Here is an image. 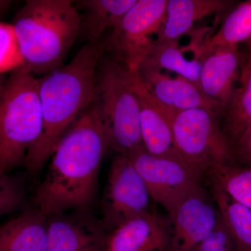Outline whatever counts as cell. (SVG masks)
Instances as JSON below:
<instances>
[{"label": "cell", "mask_w": 251, "mask_h": 251, "mask_svg": "<svg viewBox=\"0 0 251 251\" xmlns=\"http://www.w3.org/2000/svg\"><path fill=\"white\" fill-rule=\"evenodd\" d=\"M48 218L29 209L0 226V251H46Z\"/></svg>", "instance_id": "obj_17"}, {"label": "cell", "mask_w": 251, "mask_h": 251, "mask_svg": "<svg viewBox=\"0 0 251 251\" xmlns=\"http://www.w3.org/2000/svg\"><path fill=\"white\" fill-rule=\"evenodd\" d=\"M204 181L218 185L230 197L251 209V167L235 163L219 165L210 170Z\"/></svg>", "instance_id": "obj_23"}, {"label": "cell", "mask_w": 251, "mask_h": 251, "mask_svg": "<svg viewBox=\"0 0 251 251\" xmlns=\"http://www.w3.org/2000/svg\"><path fill=\"white\" fill-rule=\"evenodd\" d=\"M151 196L128 154H117L110 165L102 200V226L112 232L128 220L152 210Z\"/></svg>", "instance_id": "obj_9"}, {"label": "cell", "mask_w": 251, "mask_h": 251, "mask_svg": "<svg viewBox=\"0 0 251 251\" xmlns=\"http://www.w3.org/2000/svg\"></svg>", "instance_id": "obj_31"}, {"label": "cell", "mask_w": 251, "mask_h": 251, "mask_svg": "<svg viewBox=\"0 0 251 251\" xmlns=\"http://www.w3.org/2000/svg\"><path fill=\"white\" fill-rule=\"evenodd\" d=\"M132 80L139 101L140 132L144 148L156 156L181 158L175 149L171 122L167 116V107L153 98L138 72H133Z\"/></svg>", "instance_id": "obj_15"}, {"label": "cell", "mask_w": 251, "mask_h": 251, "mask_svg": "<svg viewBox=\"0 0 251 251\" xmlns=\"http://www.w3.org/2000/svg\"><path fill=\"white\" fill-rule=\"evenodd\" d=\"M206 182L220 218L233 240L236 251L250 249L251 209L230 197L218 185L211 181Z\"/></svg>", "instance_id": "obj_20"}, {"label": "cell", "mask_w": 251, "mask_h": 251, "mask_svg": "<svg viewBox=\"0 0 251 251\" xmlns=\"http://www.w3.org/2000/svg\"><path fill=\"white\" fill-rule=\"evenodd\" d=\"M101 222L85 214L48 218L46 251H103L108 234Z\"/></svg>", "instance_id": "obj_13"}, {"label": "cell", "mask_w": 251, "mask_h": 251, "mask_svg": "<svg viewBox=\"0 0 251 251\" xmlns=\"http://www.w3.org/2000/svg\"><path fill=\"white\" fill-rule=\"evenodd\" d=\"M171 244L169 220L152 209L110 232L103 251H170Z\"/></svg>", "instance_id": "obj_11"}, {"label": "cell", "mask_w": 251, "mask_h": 251, "mask_svg": "<svg viewBox=\"0 0 251 251\" xmlns=\"http://www.w3.org/2000/svg\"><path fill=\"white\" fill-rule=\"evenodd\" d=\"M81 21L70 0L26 1L13 23L24 67L35 76H44L62 66L80 33Z\"/></svg>", "instance_id": "obj_3"}, {"label": "cell", "mask_w": 251, "mask_h": 251, "mask_svg": "<svg viewBox=\"0 0 251 251\" xmlns=\"http://www.w3.org/2000/svg\"><path fill=\"white\" fill-rule=\"evenodd\" d=\"M247 43H251V40H250V41H248V42H247Z\"/></svg>", "instance_id": "obj_30"}, {"label": "cell", "mask_w": 251, "mask_h": 251, "mask_svg": "<svg viewBox=\"0 0 251 251\" xmlns=\"http://www.w3.org/2000/svg\"><path fill=\"white\" fill-rule=\"evenodd\" d=\"M201 61L200 88L208 99L219 104L224 112L237 89L244 63L238 46L214 50Z\"/></svg>", "instance_id": "obj_14"}, {"label": "cell", "mask_w": 251, "mask_h": 251, "mask_svg": "<svg viewBox=\"0 0 251 251\" xmlns=\"http://www.w3.org/2000/svg\"><path fill=\"white\" fill-rule=\"evenodd\" d=\"M108 135L95 101L69 127L54 149L45 177L36 189V208L49 218L85 211L94 202Z\"/></svg>", "instance_id": "obj_1"}, {"label": "cell", "mask_w": 251, "mask_h": 251, "mask_svg": "<svg viewBox=\"0 0 251 251\" xmlns=\"http://www.w3.org/2000/svg\"><path fill=\"white\" fill-rule=\"evenodd\" d=\"M137 0H83L74 3L83 10L80 33L90 41L100 42L108 29H114Z\"/></svg>", "instance_id": "obj_19"}, {"label": "cell", "mask_w": 251, "mask_h": 251, "mask_svg": "<svg viewBox=\"0 0 251 251\" xmlns=\"http://www.w3.org/2000/svg\"><path fill=\"white\" fill-rule=\"evenodd\" d=\"M168 219L170 251H194L215 229L219 214L210 192L202 185L184 198Z\"/></svg>", "instance_id": "obj_10"}, {"label": "cell", "mask_w": 251, "mask_h": 251, "mask_svg": "<svg viewBox=\"0 0 251 251\" xmlns=\"http://www.w3.org/2000/svg\"><path fill=\"white\" fill-rule=\"evenodd\" d=\"M105 49V42L88 43L69 64L39 77L42 130L24 161L31 173L40 171L69 127L94 101L97 69Z\"/></svg>", "instance_id": "obj_2"}, {"label": "cell", "mask_w": 251, "mask_h": 251, "mask_svg": "<svg viewBox=\"0 0 251 251\" xmlns=\"http://www.w3.org/2000/svg\"><path fill=\"white\" fill-rule=\"evenodd\" d=\"M12 1L8 0H0V16L5 14L9 9Z\"/></svg>", "instance_id": "obj_28"}, {"label": "cell", "mask_w": 251, "mask_h": 251, "mask_svg": "<svg viewBox=\"0 0 251 251\" xmlns=\"http://www.w3.org/2000/svg\"><path fill=\"white\" fill-rule=\"evenodd\" d=\"M42 125L39 77L23 67L0 80V178L24 162Z\"/></svg>", "instance_id": "obj_4"}, {"label": "cell", "mask_w": 251, "mask_h": 251, "mask_svg": "<svg viewBox=\"0 0 251 251\" xmlns=\"http://www.w3.org/2000/svg\"><path fill=\"white\" fill-rule=\"evenodd\" d=\"M233 163L251 167V124L232 146Z\"/></svg>", "instance_id": "obj_27"}, {"label": "cell", "mask_w": 251, "mask_h": 251, "mask_svg": "<svg viewBox=\"0 0 251 251\" xmlns=\"http://www.w3.org/2000/svg\"><path fill=\"white\" fill-rule=\"evenodd\" d=\"M147 88L158 103L175 111L204 108L222 115L219 104L202 93L199 86L178 75L171 77L158 68L143 64L138 70Z\"/></svg>", "instance_id": "obj_12"}, {"label": "cell", "mask_w": 251, "mask_h": 251, "mask_svg": "<svg viewBox=\"0 0 251 251\" xmlns=\"http://www.w3.org/2000/svg\"><path fill=\"white\" fill-rule=\"evenodd\" d=\"M245 251H251V248H250V249H248V250Z\"/></svg>", "instance_id": "obj_29"}, {"label": "cell", "mask_w": 251, "mask_h": 251, "mask_svg": "<svg viewBox=\"0 0 251 251\" xmlns=\"http://www.w3.org/2000/svg\"><path fill=\"white\" fill-rule=\"evenodd\" d=\"M132 74L112 57L101 58L97 69L95 99L110 148L128 154L143 145L140 105Z\"/></svg>", "instance_id": "obj_5"}, {"label": "cell", "mask_w": 251, "mask_h": 251, "mask_svg": "<svg viewBox=\"0 0 251 251\" xmlns=\"http://www.w3.org/2000/svg\"><path fill=\"white\" fill-rule=\"evenodd\" d=\"M178 154L205 180L210 170L233 163L232 145L219 114L204 108L175 111L166 108Z\"/></svg>", "instance_id": "obj_6"}, {"label": "cell", "mask_w": 251, "mask_h": 251, "mask_svg": "<svg viewBox=\"0 0 251 251\" xmlns=\"http://www.w3.org/2000/svg\"><path fill=\"white\" fill-rule=\"evenodd\" d=\"M168 0H137L105 41L110 57L138 72L166 22Z\"/></svg>", "instance_id": "obj_7"}, {"label": "cell", "mask_w": 251, "mask_h": 251, "mask_svg": "<svg viewBox=\"0 0 251 251\" xmlns=\"http://www.w3.org/2000/svg\"><path fill=\"white\" fill-rule=\"evenodd\" d=\"M24 193L19 183L9 175L0 178V217L21 209Z\"/></svg>", "instance_id": "obj_25"}, {"label": "cell", "mask_w": 251, "mask_h": 251, "mask_svg": "<svg viewBox=\"0 0 251 251\" xmlns=\"http://www.w3.org/2000/svg\"><path fill=\"white\" fill-rule=\"evenodd\" d=\"M25 67L13 24L0 22V75Z\"/></svg>", "instance_id": "obj_24"}, {"label": "cell", "mask_w": 251, "mask_h": 251, "mask_svg": "<svg viewBox=\"0 0 251 251\" xmlns=\"http://www.w3.org/2000/svg\"><path fill=\"white\" fill-rule=\"evenodd\" d=\"M251 39V0L237 5L229 12L217 32L206 37L195 49V59L204 56L219 48L238 46Z\"/></svg>", "instance_id": "obj_21"}, {"label": "cell", "mask_w": 251, "mask_h": 251, "mask_svg": "<svg viewBox=\"0 0 251 251\" xmlns=\"http://www.w3.org/2000/svg\"><path fill=\"white\" fill-rule=\"evenodd\" d=\"M233 1L225 0H168L166 22L157 35L156 41H179L198 21L225 12Z\"/></svg>", "instance_id": "obj_16"}, {"label": "cell", "mask_w": 251, "mask_h": 251, "mask_svg": "<svg viewBox=\"0 0 251 251\" xmlns=\"http://www.w3.org/2000/svg\"><path fill=\"white\" fill-rule=\"evenodd\" d=\"M183 52V49H179V41L155 40L143 64L176 73L200 87L202 62L195 58L188 60Z\"/></svg>", "instance_id": "obj_22"}, {"label": "cell", "mask_w": 251, "mask_h": 251, "mask_svg": "<svg viewBox=\"0 0 251 251\" xmlns=\"http://www.w3.org/2000/svg\"><path fill=\"white\" fill-rule=\"evenodd\" d=\"M194 251H236L233 240L220 216L215 229Z\"/></svg>", "instance_id": "obj_26"}, {"label": "cell", "mask_w": 251, "mask_h": 251, "mask_svg": "<svg viewBox=\"0 0 251 251\" xmlns=\"http://www.w3.org/2000/svg\"><path fill=\"white\" fill-rule=\"evenodd\" d=\"M128 155L153 202L166 210L168 217L184 198L204 182L202 176L179 157L151 154L143 145Z\"/></svg>", "instance_id": "obj_8"}, {"label": "cell", "mask_w": 251, "mask_h": 251, "mask_svg": "<svg viewBox=\"0 0 251 251\" xmlns=\"http://www.w3.org/2000/svg\"><path fill=\"white\" fill-rule=\"evenodd\" d=\"M247 45L248 55L243 63L239 85L221 117L222 129L232 146L251 124V43Z\"/></svg>", "instance_id": "obj_18"}]
</instances>
